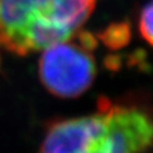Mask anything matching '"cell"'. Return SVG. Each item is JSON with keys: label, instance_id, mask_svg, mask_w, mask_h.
Returning <instances> with one entry per match:
<instances>
[{"label": "cell", "instance_id": "8", "mask_svg": "<svg viewBox=\"0 0 153 153\" xmlns=\"http://www.w3.org/2000/svg\"><path fill=\"white\" fill-rule=\"evenodd\" d=\"M146 58H147L146 51L143 48H137L127 57V64L129 66H136V65L140 66L146 62Z\"/></svg>", "mask_w": 153, "mask_h": 153}, {"label": "cell", "instance_id": "9", "mask_svg": "<svg viewBox=\"0 0 153 153\" xmlns=\"http://www.w3.org/2000/svg\"><path fill=\"white\" fill-rule=\"evenodd\" d=\"M0 65H1V56H0Z\"/></svg>", "mask_w": 153, "mask_h": 153}, {"label": "cell", "instance_id": "1", "mask_svg": "<svg viewBox=\"0 0 153 153\" xmlns=\"http://www.w3.org/2000/svg\"><path fill=\"white\" fill-rule=\"evenodd\" d=\"M153 145V120L142 110L112 105L53 123L39 153H142Z\"/></svg>", "mask_w": 153, "mask_h": 153}, {"label": "cell", "instance_id": "7", "mask_svg": "<svg viewBox=\"0 0 153 153\" xmlns=\"http://www.w3.org/2000/svg\"><path fill=\"white\" fill-rule=\"evenodd\" d=\"M102 64H104L105 69H107L108 71L118 72L123 65V57H122V54H118V53H110V54L105 56Z\"/></svg>", "mask_w": 153, "mask_h": 153}, {"label": "cell", "instance_id": "5", "mask_svg": "<svg viewBox=\"0 0 153 153\" xmlns=\"http://www.w3.org/2000/svg\"><path fill=\"white\" fill-rule=\"evenodd\" d=\"M139 29L141 36L151 46H153V0L141 11Z\"/></svg>", "mask_w": 153, "mask_h": 153}, {"label": "cell", "instance_id": "4", "mask_svg": "<svg viewBox=\"0 0 153 153\" xmlns=\"http://www.w3.org/2000/svg\"><path fill=\"white\" fill-rule=\"evenodd\" d=\"M98 39L111 51H118L129 45L131 27L128 21L113 22L98 34Z\"/></svg>", "mask_w": 153, "mask_h": 153}, {"label": "cell", "instance_id": "10", "mask_svg": "<svg viewBox=\"0 0 153 153\" xmlns=\"http://www.w3.org/2000/svg\"><path fill=\"white\" fill-rule=\"evenodd\" d=\"M0 30H1V24H0Z\"/></svg>", "mask_w": 153, "mask_h": 153}, {"label": "cell", "instance_id": "2", "mask_svg": "<svg viewBox=\"0 0 153 153\" xmlns=\"http://www.w3.org/2000/svg\"><path fill=\"white\" fill-rule=\"evenodd\" d=\"M95 4L97 0H0L1 31L9 37L5 50L27 56L71 39Z\"/></svg>", "mask_w": 153, "mask_h": 153}, {"label": "cell", "instance_id": "6", "mask_svg": "<svg viewBox=\"0 0 153 153\" xmlns=\"http://www.w3.org/2000/svg\"><path fill=\"white\" fill-rule=\"evenodd\" d=\"M76 37H77L79 46L89 53L94 52L99 46L98 36H95L93 33L88 30H79L76 34Z\"/></svg>", "mask_w": 153, "mask_h": 153}, {"label": "cell", "instance_id": "3", "mask_svg": "<svg viewBox=\"0 0 153 153\" xmlns=\"http://www.w3.org/2000/svg\"><path fill=\"white\" fill-rule=\"evenodd\" d=\"M39 76L53 95L62 99L77 98L95 79V59L77 45L58 42L45 48L39 62Z\"/></svg>", "mask_w": 153, "mask_h": 153}]
</instances>
